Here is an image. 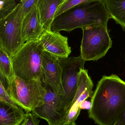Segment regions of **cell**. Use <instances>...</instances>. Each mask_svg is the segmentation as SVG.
<instances>
[{"label":"cell","instance_id":"484cf974","mask_svg":"<svg viewBox=\"0 0 125 125\" xmlns=\"http://www.w3.org/2000/svg\"><path fill=\"white\" fill-rule=\"evenodd\" d=\"M20 125H26L25 122V120H24V121L22 123V124Z\"/></svg>","mask_w":125,"mask_h":125},{"label":"cell","instance_id":"ba28073f","mask_svg":"<svg viewBox=\"0 0 125 125\" xmlns=\"http://www.w3.org/2000/svg\"><path fill=\"white\" fill-rule=\"evenodd\" d=\"M43 84L47 90L44 103L34 109L32 113L38 118L46 120L49 125H57L65 122L67 114L58 107L57 95L50 87Z\"/></svg>","mask_w":125,"mask_h":125},{"label":"cell","instance_id":"e0dca14e","mask_svg":"<svg viewBox=\"0 0 125 125\" xmlns=\"http://www.w3.org/2000/svg\"><path fill=\"white\" fill-rule=\"evenodd\" d=\"M17 4L14 0H0V19L10 13Z\"/></svg>","mask_w":125,"mask_h":125},{"label":"cell","instance_id":"cb8c5ba5","mask_svg":"<svg viewBox=\"0 0 125 125\" xmlns=\"http://www.w3.org/2000/svg\"><path fill=\"white\" fill-rule=\"evenodd\" d=\"M113 125H125V122L122 120H118Z\"/></svg>","mask_w":125,"mask_h":125},{"label":"cell","instance_id":"ac0fdd59","mask_svg":"<svg viewBox=\"0 0 125 125\" xmlns=\"http://www.w3.org/2000/svg\"><path fill=\"white\" fill-rule=\"evenodd\" d=\"M38 0H21L20 2V12L23 19L24 17L32 9Z\"/></svg>","mask_w":125,"mask_h":125},{"label":"cell","instance_id":"7c38bea8","mask_svg":"<svg viewBox=\"0 0 125 125\" xmlns=\"http://www.w3.org/2000/svg\"><path fill=\"white\" fill-rule=\"evenodd\" d=\"M64 0H38L37 6L44 31H50L58 7Z\"/></svg>","mask_w":125,"mask_h":125},{"label":"cell","instance_id":"4fadbf2b","mask_svg":"<svg viewBox=\"0 0 125 125\" xmlns=\"http://www.w3.org/2000/svg\"><path fill=\"white\" fill-rule=\"evenodd\" d=\"M25 116L22 108L0 101V125H20Z\"/></svg>","mask_w":125,"mask_h":125},{"label":"cell","instance_id":"8992f818","mask_svg":"<svg viewBox=\"0 0 125 125\" xmlns=\"http://www.w3.org/2000/svg\"><path fill=\"white\" fill-rule=\"evenodd\" d=\"M18 3L10 13L0 19V45L11 58L24 43L22 36L23 18Z\"/></svg>","mask_w":125,"mask_h":125},{"label":"cell","instance_id":"3957f363","mask_svg":"<svg viewBox=\"0 0 125 125\" xmlns=\"http://www.w3.org/2000/svg\"><path fill=\"white\" fill-rule=\"evenodd\" d=\"M44 51L39 40L24 43L12 58L14 75L25 80H37L44 83L42 72Z\"/></svg>","mask_w":125,"mask_h":125},{"label":"cell","instance_id":"5bb4252c","mask_svg":"<svg viewBox=\"0 0 125 125\" xmlns=\"http://www.w3.org/2000/svg\"><path fill=\"white\" fill-rule=\"evenodd\" d=\"M104 1L111 18L125 31V0H104Z\"/></svg>","mask_w":125,"mask_h":125},{"label":"cell","instance_id":"9a60e30c","mask_svg":"<svg viewBox=\"0 0 125 125\" xmlns=\"http://www.w3.org/2000/svg\"><path fill=\"white\" fill-rule=\"evenodd\" d=\"M0 68L4 78L6 79L7 82V86L8 84L15 75L12 68L11 58L0 45Z\"/></svg>","mask_w":125,"mask_h":125},{"label":"cell","instance_id":"4316f807","mask_svg":"<svg viewBox=\"0 0 125 125\" xmlns=\"http://www.w3.org/2000/svg\"></svg>","mask_w":125,"mask_h":125},{"label":"cell","instance_id":"5b68a950","mask_svg":"<svg viewBox=\"0 0 125 125\" xmlns=\"http://www.w3.org/2000/svg\"><path fill=\"white\" fill-rule=\"evenodd\" d=\"M83 36L81 56L86 61H96L105 56L112 41L107 25H91L82 29Z\"/></svg>","mask_w":125,"mask_h":125},{"label":"cell","instance_id":"603a6c76","mask_svg":"<svg viewBox=\"0 0 125 125\" xmlns=\"http://www.w3.org/2000/svg\"><path fill=\"white\" fill-rule=\"evenodd\" d=\"M76 125L75 123V122H63L61 123L58 125Z\"/></svg>","mask_w":125,"mask_h":125},{"label":"cell","instance_id":"9c48e42d","mask_svg":"<svg viewBox=\"0 0 125 125\" xmlns=\"http://www.w3.org/2000/svg\"><path fill=\"white\" fill-rule=\"evenodd\" d=\"M93 82L87 70H81L77 83V90L65 120L66 122H75L80 114V104L87 98L92 96L94 91Z\"/></svg>","mask_w":125,"mask_h":125},{"label":"cell","instance_id":"30bf717a","mask_svg":"<svg viewBox=\"0 0 125 125\" xmlns=\"http://www.w3.org/2000/svg\"><path fill=\"white\" fill-rule=\"evenodd\" d=\"M39 40L44 51L59 58H68L71 53L68 37L62 36L60 32L44 31Z\"/></svg>","mask_w":125,"mask_h":125},{"label":"cell","instance_id":"d6986e66","mask_svg":"<svg viewBox=\"0 0 125 125\" xmlns=\"http://www.w3.org/2000/svg\"><path fill=\"white\" fill-rule=\"evenodd\" d=\"M0 101L8 103L15 108H18L19 106L16 105L11 99L9 94L7 91L6 89L2 82L0 80Z\"/></svg>","mask_w":125,"mask_h":125},{"label":"cell","instance_id":"52a82bcc","mask_svg":"<svg viewBox=\"0 0 125 125\" xmlns=\"http://www.w3.org/2000/svg\"><path fill=\"white\" fill-rule=\"evenodd\" d=\"M42 72L43 83L50 87L56 95H63L64 91L59 58L44 51L42 55Z\"/></svg>","mask_w":125,"mask_h":125},{"label":"cell","instance_id":"277c9868","mask_svg":"<svg viewBox=\"0 0 125 125\" xmlns=\"http://www.w3.org/2000/svg\"><path fill=\"white\" fill-rule=\"evenodd\" d=\"M12 101L26 113L43 104L47 90L43 83L37 80H25L14 76L6 89Z\"/></svg>","mask_w":125,"mask_h":125},{"label":"cell","instance_id":"44dd1931","mask_svg":"<svg viewBox=\"0 0 125 125\" xmlns=\"http://www.w3.org/2000/svg\"><path fill=\"white\" fill-rule=\"evenodd\" d=\"M91 102L85 100L81 103L79 107L81 110L82 109H87V110H89L91 108Z\"/></svg>","mask_w":125,"mask_h":125},{"label":"cell","instance_id":"d4e9b609","mask_svg":"<svg viewBox=\"0 0 125 125\" xmlns=\"http://www.w3.org/2000/svg\"><path fill=\"white\" fill-rule=\"evenodd\" d=\"M120 120L122 121H125V111L123 114V115L122 116V117L119 120Z\"/></svg>","mask_w":125,"mask_h":125},{"label":"cell","instance_id":"ffe728a7","mask_svg":"<svg viewBox=\"0 0 125 125\" xmlns=\"http://www.w3.org/2000/svg\"><path fill=\"white\" fill-rule=\"evenodd\" d=\"M26 125H39L40 120L38 117L31 112L26 113L25 120Z\"/></svg>","mask_w":125,"mask_h":125},{"label":"cell","instance_id":"8fae6325","mask_svg":"<svg viewBox=\"0 0 125 125\" xmlns=\"http://www.w3.org/2000/svg\"><path fill=\"white\" fill-rule=\"evenodd\" d=\"M44 31L41 24L37 4L23 19L22 36L23 42L38 40Z\"/></svg>","mask_w":125,"mask_h":125},{"label":"cell","instance_id":"2e32d148","mask_svg":"<svg viewBox=\"0 0 125 125\" xmlns=\"http://www.w3.org/2000/svg\"><path fill=\"white\" fill-rule=\"evenodd\" d=\"M87 1L88 0H64L58 7L54 18L75 6L82 3H84Z\"/></svg>","mask_w":125,"mask_h":125},{"label":"cell","instance_id":"7a4b0ae2","mask_svg":"<svg viewBox=\"0 0 125 125\" xmlns=\"http://www.w3.org/2000/svg\"><path fill=\"white\" fill-rule=\"evenodd\" d=\"M111 18L104 0H88L54 18L51 30L70 32L77 28L91 25H107Z\"/></svg>","mask_w":125,"mask_h":125},{"label":"cell","instance_id":"7402d4cb","mask_svg":"<svg viewBox=\"0 0 125 125\" xmlns=\"http://www.w3.org/2000/svg\"><path fill=\"white\" fill-rule=\"evenodd\" d=\"M0 80L2 82L4 86V87L6 89V88L7 86V82L6 80V79L4 78L3 75L1 72L0 68Z\"/></svg>","mask_w":125,"mask_h":125},{"label":"cell","instance_id":"6da1fadb","mask_svg":"<svg viewBox=\"0 0 125 125\" xmlns=\"http://www.w3.org/2000/svg\"><path fill=\"white\" fill-rule=\"evenodd\" d=\"M90 118L98 125H113L125 111V81L115 74L103 76L91 100Z\"/></svg>","mask_w":125,"mask_h":125}]
</instances>
